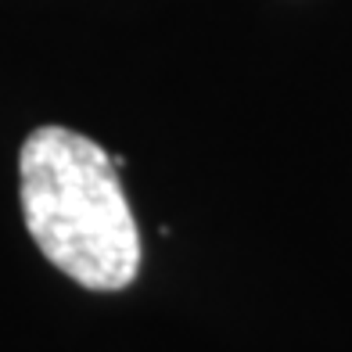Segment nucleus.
I'll return each mask as SVG.
<instances>
[{
  "label": "nucleus",
  "mask_w": 352,
  "mask_h": 352,
  "mask_svg": "<svg viewBox=\"0 0 352 352\" xmlns=\"http://www.w3.org/2000/svg\"><path fill=\"white\" fill-rule=\"evenodd\" d=\"M25 230L61 274L90 292H122L140 270V234L119 166L90 137L40 126L19 155Z\"/></svg>",
  "instance_id": "1"
}]
</instances>
